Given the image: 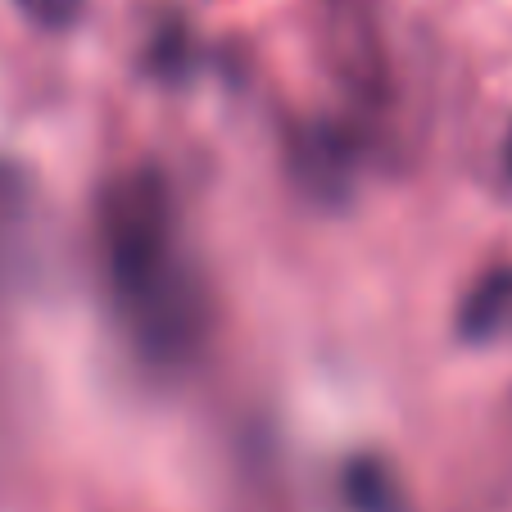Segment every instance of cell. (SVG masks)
<instances>
[{"mask_svg":"<svg viewBox=\"0 0 512 512\" xmlns=\"http://www.w3.org/2000/svg\"><path fill=\"white\" fill-rule=\"evenodd\" d=\"M32 209H37L32 177L14 159H0V263L19 259V245L32 227Z\"/></svg>","mask_w":512,"mask_h":512,"instance_id":"3957f363","label":"cell"},{"mask_svg":"<svg viewBox=\"0 0 512 512\" xmlns=\"http://www.w3.org/2000/svg\"><path fill=\"white\" fill-rule=\"evenodd\" d=\"M96 245L109 309L132 349L150 368H186L209 340L213 304L159 168L136 164L109 177L96 209Z\"/></svg>","mask_w":512,"mask_h":512,"instance_id":"6da1fadb","label":"cell"},{"mask_svg":"<svg viewBox=\"0 0 512 512\" xmlns=\"http://www.w3.org/2000/svg\"><path fill=\"white\" fill-rule=\"evenodd\" d=\"M508 322H512V268H494L467 290L458 327H463V336L485 340L494 331H503Z\"/></svg>","mask_w":512,"mask_h":512,"instance_id":"7a4b0ae2","label":"cell"},{"mask_svg":"<svg viewBox=\"0 0 512 512\" xmlns=\"http://www.w3.org/2000/svg\"><path fill=\"white\" fill-rule=\"evenodd\" d=\"M345 503L354 512H404L399 508V481L377 458H354L345 467Z\"/></svg>","mask_w":512,"mask_h":512,"instance_id":"277c9868","label":"cell"},{"mask_svg":"<svg viewBox=\"0 0 512 512\" xmlns=\"http://www.w3.org/2000/svg\"><path fill=\"white\" fill-rule=\"evenodd\" d=\"M503 164H508V173H512V127H508V141H503Z\"/></svg>","mask_w":512,"mask_h":512,"instance_id":"8992f818","label":"cell"},{"mask_svg":"<svg viewBox=\"0 0 512 512\" xmlns=\"http://www.w3.org/2000/svg\"><path fill=\"white\" fill-rule=\"evenodd\" d=\"M14 5L41 32H68L82 19V10H87V0H14Z\"/></svg>","mask_w":512,"mask_h":512,"instance_id":"5b68a950","label":"cell"}]
</instances>
